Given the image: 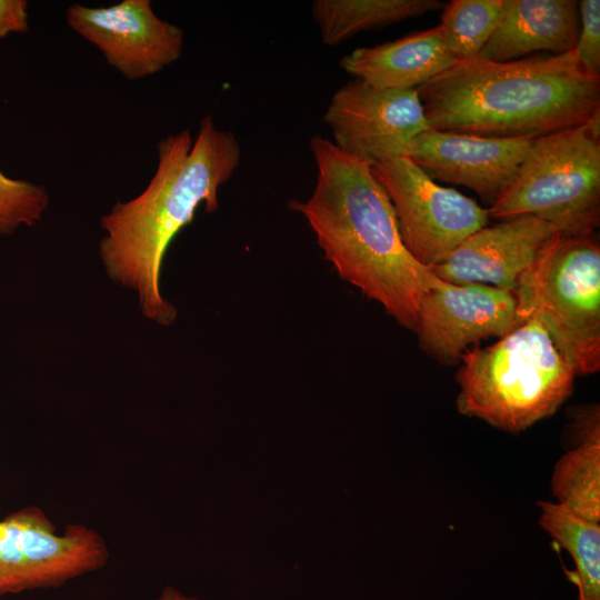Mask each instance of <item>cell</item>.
Here are the masks:
<instances>
[{
  "label": "cell",
  "instance_id": "obj_1",
  "mask_svg": "<svg viewBox=\"0 0 600 600\" xmlns=\"http://www.w3.org/2000/svg\"><path fill=\"white\" fill-rule=\"evenodd\" d=\"M157 150V169L146 189L101 217L99 257L111 281L134 292L147 319L170 326L178 311L160 291L163 258L200 204L206 212L218 209L219 190L238 168L241 148L208 114L194 140L184 129L161 139Z\"/></svg>",
  "mask_w": 600,
  "mask_h": 600
},
{
  "label": "cell",
  "instance_id": "obj_2",
  "mask_svg": "<svg viewBox=\"0 0 600 600\" xmlns=\"http://www.w3.org/2000/svg\"><path fill=\"white\" fill-rule=\"evenodd\" d=\"M312 194L289 206L300 212L338 274L380 303L401 326H417L422 297L439 279L406 248L391 201L371 163L314 136Z\"/></svg>",
  "mask_w": 600,
  "mask_h": 600
},
{
  "label": "cell",
  "instance_id": "obj_3",
  "mask_svg": "<svg viewBox=\"0 0 600 600\" xmlns=\"http://www.w3.org/2000/svg\"><path fill=\"white\" fill-rule=\"evenodd\" d=\"M416 90L429 129L481 137L536 139L600 111V77L580 64L576 50L460 61Z\"/></svg>",
  "mask_w": 600,
  "mask_h": 600
},
{
  "label": "cell",
  "instance_id": "obj_4",
  "mask_svg": "<svg viewBox=\"0 0 600 600\" xmlns=\"http://www.w3.org/2000/svg\"><path fill=\"white\" fill-rule=\"evenodd\" d=\"M460 359L458 410L504 431L552 416L572 392L576 372L534 318Z\"/></svg>",
  "mask_w": 600,
  "mask_h": 600
},
{
  "label": "cell",
  "instance_id": "obj_5",
  "mask_svg": "<svg viewBox=\"0 0 600 600\" xmlns=\"http://www.w3.org/2000/svg\"><path fill=\"white\" fill-rule=\"evenodd\" d=\"M489 219L533 216L563 234L593 233L600 221V111L581 126L536 138Z\"/></svg>",
  "mask_w": 600,
  "mask_h": 600
},
{
  "label": "cell",
  "instance_id": "obj_6",
  "mask_svg": "<svg viewBox=\"0 0 600 600\" xmlns=\"http://www.w3.org/2000/svg\"><path fill=\"white\" fill-rule=\"evenodd\" d=\"M518 324L539 320L576 374L600 369V247L594 232L560 233L512 292Z\"/></svg>",
  "mask_w": 600,
  "mask_h": 600
},
{
  "label": "cell",
  "instance_id": "obj_7",
  "mask_svg": "<svg viewBox=\"0 0 600 600\" xmlns=\"http://www.w3.org/2000/svg\"><path fill=\"white\" fill-rule=\"evenodd\" d=\"M371 167L391 201L406 248L429 269L488 223L487 209L438 184L407 157L386 158Z\"/></svg>",
  "mask_w": 600,
  "mask_h": 600
},
{
  "label": "cell",
  "instance_id": "obj_8",
  "mask_svg": "<svg viewBox=\"0 0 600 600\" xmlns=\"http://www.w3.org/2000/svg\"><path fill=\"white\" fill-rule=\"evenodd\" d=\"M109 559L102 537L73 523L57 532L37 507L0 520V596L59 587L101 569Z\"/></svg>",
  "mask_w": 600,
  "mask_h": 600
},
{
  "label": "cell",
  "instance_id": "obj_9",
  "mask_svg": "<svg viewBox=\"0 0 600 600\" xmlns=\"http://www.w3.org/2000/svg\"><path fill=\"white\" fill-rule=\"evenodd\" d=\"M323 120L340 150L371 164L403 156L429 129L416 89H379L357 78L334 92Z\"/></svg>",
  "mask_w": 600,
  "mask_h": 600
},
{
  "label": "cell",
  "instance_id": "obj_10",
  "mask_svg": "<svg viewBox=\"0 0 600 600\" xmlns=\"http://www.w3.org/2000/svg\"><path fill=\"white\" fill-rule=\"evenodd\" d=\"M64 16L68 26L128 80L160 72L183 51V30L159 18L150 0H123L108 7L73 3Z\"/></svg>",
  "mask_w": 600,
  "mask_h": 600
},
{
  "label": "cell",
  "instance_id": "obj_11",
  "mask_svg": "<svg viewBox=\"0 0 600 600\" xmlns=\"http://www.w3.org/2000/svg\"><path fill=\"white\" fill-rule=\"evenodd\" d=\"M518 326L511 291L442 280L422 297L414 331L426 353L443 363H456L471 343L502 338Z\"/></svg>",
  "mask_w": 600,
  "mask_h": 600
},
{
  "label": "cell",
  "instance_id": "obj_12",
  "mask_svg": "<svg viewBox=\"0 0 600 600\" xmlns=\"http://www.w3.org/2000/svg\"><path fill=\"white\" fill-rule=\"evenodd\" d=\"M562 233L554 224L522 216L486 226L430 267L439 279L481 283L513 292L520 277Z\"/></svg>",
  "mask_w": 600,
  "mask_h": 600
},
{
  "label": "cell",
  "instance_id": "obj_13",
  "mask_svg": "<svg viewBox=\"0 0 600 600\" xmlns=\"http://www.w3.org/2000/svg\"><path fill=\"white\" fill-rule=\"evenodd\" d=\"M532 140L428 129L410 142L403 157L432 180L464 186L493 202L512 181Z\"/></svg>",
  "mask_w": 600,
  "mask_h": 600
},
{
  "label": "cell",
  "instance_id": "obj_14",
  "mask_svg": "<svg viewBox=\"0 0 600 600\" xmlns=\"http://www.w3.org/2000/svg\"><path fill=\"white\" fill-rule=\"evenodd\" d=\"M579 6L576 0H502L497 29L477 58L508 62L539 51L576 49Z\"/></svg>",
  "mask_w": 600,
  "mask_h": 600
},
{
  "label": "cell",
  "instance_id": "obj_15",
  "mask_svg": "<svg viewBox=\"0 0 600 600\" xmlns=\"http://www.w3.org/2000/svg\"><path fill=\"white\" fill-rule=\"evenodd\" d=\"M458 61L439 26L344 56L341 68L379 89H417Z\"/></svg>",
  "mask_w": 600,
  "mask_h": 600
},
{
  "label": "cell",
  "instance_id": "obj_16",
  "mask_svg": "<svg viewBox=\"0 0 600 600\" xmlns=\"http://www.w3.org/2000/svg\"><path fill=\"white\" fill-rule=\"evenodd\" d=\"M439 0H316L312 17L322 42L339 44L357 33L443 8Z\"/></svg>",
  "mask_w": 600,
  "mask_h": 600
},
{
  "label": "cell",
  "instance_id": "obj_17",
  "mask_svg": "<svg viewBox=\"0 0 600 600\" xmlns=\"http://www.w3.org/2000/svg\"><path fill=\"white\" fill-rule=\"evenodd\" d=\"M540 526L573 559L576 569H564L578 588V600H600V524L592 523L548 501L538 502Z\"/></svg>",
  "mask_w": 600,
  "mask_h": 600
},
{
  "label": "cell",
  "instance_id": "obj_18",
  "mask_svg": "<svg viewBox=\"0 0 600 600\" xmlns=\"http://www.w3.org/2000/svg\"><path fill=\"white\" fill-rule=\"evenodd\" d=\"M557 503L592 522H600V442L579 443L557 462L551 477Z\"/></svg>",
  "mask_w": 600,
  "mask_h": 600
},
{
  "label": "cell",
  "instance_id": "obj_19",
  "mask_svg": "<svg viewBox=\"0 0 600 600\" xmlns=\"http://www.w3.org/2000/svg\"><path fill=\"white\" fill-rule=\"evenodd\" d=\"M439 24L458 62L474 59L497 29L502 0H452L444 3Z\"/></svg>",
  "mask_w": 600,
  "mask_h": 600
},
{
  "label": "cell",
  "instance_id": "obj_20",
  "mask_svg": "<svg viewBox=\"0 0 600 600\" xmlns=\"http://www.w3.org/2000/svg\"><path fill=\"white\" fill-rule=\"evenodd\" d=\"M49 202V192L42 184L11 178L0 169V237L37 224Z\"/></svg>",
  "mask_w": 600,
  "mask_h": 600
},
{
  "label": "cell",
  "instance_id": "obj_21",
  "mask_svg": "<svg viewBox=\"0 0 600 600\" xmlns=\"http://www.w3.org/2000/svg\"><path fill=\"white\" fill-rule=\"evenodd\" d=\"M581 28L576 53L580 64L591 74L600 77V1L578 2Z\"/></svg>",
  "mask_w": 600,
  "mask_h": 600
},
{
  "label": "cell",
  "instance_id": "obj_22",
  "mask_svg": "<svg viewBox=\"0 0 600 600\" xmlns=\"http://www.w3.org/2000/svg\"><path fill=\"white\" fill-rule=\"evenodd\" d=\"M28 7L26 0H0V39L29 30Z\"/></svg>",
  "mask_w": 600,
  "mask_h": 600
},
{
  "label": "cell",
  "instance_id": "obj_23",
  "mask_svg": "<svg viewBox=\"0 0 600 600\" xmlns=\"http://www.w3.org/2000/svg\"><path fill=\"white\" fill-rule=\"evenodd\" d=\"M576 434L579 443L600 442L599 408L592 407L577 413L574 418Z\"/></svg>",
  "mask_w": 600,
  "mask_h": 600
},
{
  "label": "cell",
  "instance_id": "obj_24",
  "mask_svg": "<svg viewBox=\"0 0 600 600\" xmlns=\"http://www.w3.org/2000/svg\"><path fill=\"white\" fill-rule=\"evenodd\" d=\"M154 600H201V599L187 596L172 587H167L161 591V593Z\"/></svg>",
  "mask_w": 600,
  "mask_h": 600
}]
</instances>
